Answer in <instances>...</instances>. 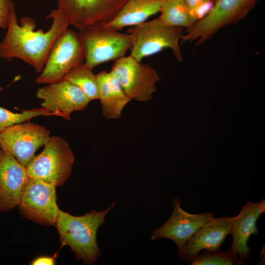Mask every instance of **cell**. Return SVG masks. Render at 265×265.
Listing matches in <instances>:
<instances>
[{"label": "cell", "mask_w": 265, "mask_h": 265, "mask_svg": "<svg viewBox=\"0 0 265 265\" xmlns=\"http://www.w3.org/2000/svg\"><path fill=\"white\" fill-rule=\"evenodd\" d=\"M48 18L52 19L49 30L46 32L42 29L35 30V22L30 17H22L19 25L15 9H13L6 34L0 43V58L8 61L19 58L40 73L54 42L69 26L58 9L53 10Z\"/></svg>", "instance_id": "1"}, {"label": "cell", "mask_w": 265, "mask_h": 265, "mask_svg": "<svg viewBox=\"0 0 265 265\" xmlns=\"http://www.w3.org/2000/svg\"><path fill=\"white\" fill-rule=\"evenodd\" d=\"M115 205V203L111 204L103 211L92 210L81 216L72 215L59 210L55 225L60 241L69 246L77 260L90 265L101 256L97 242V231Z\"/></svg>", "instance_id": "2"}, {"label": "cell", "mask_w": 265, "mask_h": 265, "mask_svg": "<svg viewBox=\"0 0 265 265\" xmlns=\"http://www.w3.org/2000/svg\"><path fill=\"white\" fill-rule=\"evenodd\" d=\"M127 33L132 37L130 55L138 61L167 48L176 59L183 61L179 42L184 35L183 28L168 26L158 18L133 26Z\"/></svg>", "instance_id": "3"}, {"label": "cell", "mask_w": 265, "mask_h": 265, "mask_svg": "<svg viewBox=\"0 0 265 265\" xmlns=\"http://www.w3.org/2000/svg\"><path fill=\"white\" fill-rule=\"evenodd\" d=\"M83 45L84 64L93 69L100 64L116 60L125 56L132 46V37L99 22L79 29Z\"/></svg>", "instance_id": "4"}, {"label": "cell", "mask_w": 265, "mask_h": 265, "mask_svg": "<svg viewBox=\"0 0 265 265\" xmlns=\"http://www.w3.org/2000/svg\"><path fill=\"white\" fill-rule=\"evenodd\" d=\"M43 151L26 167L30 179L55 186L64 185L69 178L75 160L68 142L58 136H50Z\"/></svg>", "instance_id": "5"}, {"label": "cell", "mask_w": 265, "mask_h": 265, "mask_svg": "<svg viewBox=\"0 0 265 265\" xmlns=\"http://www.w3.org/2000/svg\"><path fill=\"white\" fill-rule=\"evenodd\" d=\"M261 0H216L210 11L186 30L180 45L196 41L199 46L211 39L221 28L245 18Z\"/></svg>", "instance_id": "6"}, {"label": "cell", "mask_w": 265, "mask_h": 265, "mask_svg": "<svg viewBox=\"0 0 265 265\" xmlns=\"http://www.w3.org/2000/svg\"><path fill=\"white\" fill-rule=\"evenodd\" d=\"M85 57V49L78 33L67 28L53 45L36 82L50 84L62 81L71 70L82 64Z\"/></svg>", "instance_id": "7"}, {"label": "cell", "mask_w": 265, "mask_h": 265, "mask_svg": "<svg viewBox=\"0 0 265 265\" xmlns=\"http://www.w3.org/2000/svg\"><path fill=\"white\" fill-rule=\"evenodd\" d=\"M50 137V132L44 126L28 121L17 123L0 133V148L26 168Z\"/></svg>", "instance_id": "8"}, {"label": "cell", "mask_w": 265, "mask_h": 265, "mask_svg": "<svg viewBox=\"0 0 265 265\" xmlns=\"http://www.w3.org/2000/svg\"><path fill=\"white\" fill-rule=\"evenodd\" d=\"M110 72L127 95L138 102L152 98L156 91V83L160 80L154 68L142 64L131 55L115 60Z\"/></svg>", "instance_id": "9"}, {"label": "cell", "mask_w": 265, "mask_h": 265, "mask_svg": "<svg viewBox=\"0 0 265 265\" xmlns=\"http://www.w3.org/2000/svg\"><path fill=\"white\" fill-rule=\"evenodd\" d=\"M56 186L30 179L18 205L21 215L40 224L55 225L59 209L56 204Z\"/></svg>", "instance_id": "10"}, {"label": "cell", "mask_w": 265, "mask_h": 265, "mask_svg": "<svg viewBox=\"0 0 265 265\" xmlns=\"http://www.w3.org/2000/svg\"><path fill=\"white\" fill-rule=\"evenodd\" d=\"M57 9L78 29L113 18L127 0H57Z\"/></svg>", "instance_id": "11"}, {"label": "cell", "mask_w": 265, "mask_h": 265, "mask_svg": "<svg viewBox=\"0 0 265 265\" xmlns=\"http://www.w3.org/2000/svg\"><path fill=\"white\" fill-rule=\"evenodd\" d=\"M36 95L43 101L42 107L68 121L73 112L84 110L90 102L79 87L66 80L47 84L39 88Z\"/></svg>", "instance_id": "12"}, {"label": "cell", "mask_w": 265, "mask_h": 265, "mask_svg": "<svg viewBox=\"0 0 265 265\" xmlns=\"http://www.w3.org/2000/svg\"><path fill=\"white\" fill-rule=\"evenodd\" d=\"M173 212L171 216L159 228L152 233L151 239H170L178 249L182 248L205 223L213 219L212 212L191 214L183 210L177 197L172 199Z\"/></svg>", "instance_id": "13"}, {"label": "cell", "mask_w": 265, "mask_h": 265, "mask_svg": "<svg viewBox=\"0 0 265 265\" xmlns=\"http://www.w3.org/2000/svg\"><path fill=\"white\" fill-rule=\"evenodd\" d=\"M237 217H220L204 224L186 243L178 249L179 257L190 263L203 249L211 252L220 250Z\"/></svg>", "instance_id": "14"}, {"label": "cell", "mask_w": 265, "mask_h": 265, "mask_svg": "<svg viewBox=\"0 0 265 265\" xmlns=\"http://www.w3.org/2000/svg\"><path fill=\"white\" fill-rule=\"evenodd\" d=\"M29 179L26 168L3 153L0 160V212H8L19 205Z\"/></svg>", "instance_id": "15"}, {"label": "cell", "mask_w": 265, "mask_h": 265, "mask_svg": "<svg viewBox=\"0 0 265 265\" xmlns=\"http://www.w3.org/2000/svg\"><path fill=\"white\" fill-rule=\"evenodd\" d=\"M265 212V199L256 203L247 201L233 224L230 233L232 235L233 242L230 249L238 254L243 261L250 257L251 247L248 246V240L251 235L258 234L256 222Z\"/></svg>", "instance_id": "16"}, {"label": "cell", "mask_w": 265, "mask_h": 265, "mask_svg": "<svg viewBox=\"0 0 265 265\" xmlns=\"http://www.w3.org/2000/svg\"><path fill=\"white\" fill-rule=\"evenodd\" d=\"M99 99L102 113L107 119L121 116L125 106L131 100L109 72L104 70L97 74Z\"/></svg>", "instance_id": "17"}, {"label": "cell", "mask_w": 265, "mask_h": 265, "mask_svg": "<svg viewBox=\"0 0 265 265\" xmlns=\"http://www.w3.org/2000/svg\"><path fill=\"white\" fill-rule=\"evenodd\" d=\"M161 0H127L126 3L106 25L119 30L129 26L141 24L159 12Z\"/></svg>", "instance_id": "18"}, {"label": "cell", "mask_w": 265, "mask_h": 265, "mask_svg": "<svg viewBox=\"0 0 265 265\" xmlns=\"http://www.w3.org/2000/svg\"><path fill=\"white\" fill-rule=\"evenodd\" d=\"M159 19L165 24L189 29L197 22L183 0H161Z\"/></svg>", "instance_id": "19"}, {"label": "cell", "mask_w": 265, "mask_h": 265, "mask_svg": "<svg viewBox=\"0 0 265 265\" xmlns=\"http://www.w3.org/2000/svg\"><path fill=\"white\" fill-rule=\"evenodd\" d=\"M92 69L84 63L71 70L64 79L79 87L90 101L99 99L97 76Z\"/></svg>", "instance_id": "20"}, {"label": "cell", "mask_w": 265, "mask_h": 265, "mask_svg": "<svg viewBox=\"0 0 265 265\" xmlns=\"http://www.w3.org/2000/svg\"><path fill=\"white\" fill-rule=\"evenodd\" d=\"M3 89V87L0 86V92ZM39 116H52L54 115L42 107L23 110L20 113L13 112L0 107V133L10 126L27 122Z\"/></svg>", "instance_id": "21"}, {"label": "cell", "mask_w": 265, "mask_h": 265, "mask_svg": "<svg viewBox=\"0 0 265 265\" xmlns=\"http://www.w3.org/2000/svg\"><path fill=\"white\" fill-rule=\"evenodd\" d=\"M202 254L196 257L191 265H242L243 261L238 259V254L231 250L226 252L220 250L214 252L205 251Z\"/></svg>", "instance_id": "22"}, {"label": "cell", "mask_w": 265, "mask_h": 265, "mask_svg": "<svg viewBox=\"0 0 265 265\" xmlns=\"http://www.w3.org/2000/svg\"><path fill=\"white\" fill-rule=\"evenodd\" d=\"M183 0L197 21L205 16L214 4L213 0Z\"/></svg>", "instance_id": "23"}, {"label": "cell", "mask_w": 265, "mask_h": 265, "mask_svg": "<svg viewBox=\"0 0 265 265\" xmlns=\"http://www.w3.org/2000/svg\"><path fill=\"white\" fill-rule=\"evenodd\" d=\"M14 9L12 0H0V28L7 29L11 13Z\"/></svg>", "instance_id": "24"}, {"label": "cell", "mask_w": 265, "mask_h": 265, "mask_svg": "<svg viewBox=\"0 0 265 265\" xmlns=\"http://www.w3.org/2000/svg\"><path fill=\"white\" fill-rule=\"evenodd\" d=\"M55 259L53 257H40L36 258L31 262V265H54Z\"/></svg>", "instance_id": "25"}, {"label": "cell", "mask_w": 265, "mask_h": 265, "mask_svg": "<svg viewBox=\"0 0 265 265\" xmlns=\"http://www.w3.org/2000/svg\"><path fill=\"white\" fill-rule=\"evenodd\" d=\"M3 154V151H2V150H1L0 149V160L2 158Z\"/></svg>", "instance_id": "26"}, {"label": "cell", "mask_w": 265, "mask_h": 265, "mask_svg": "<svg viewBox=\"0 0 265 265\" xmlns=\"http://www.w3.org/2000/svg\"><path fill=\"white\" fill-rule=\"evenodd\" d=\"M216 0H213V2H214H214L216 1Z\"/></svg>", "instance_id": "27"}]
</instances>
